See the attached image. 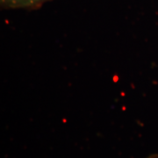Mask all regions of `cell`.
I'll return each instance as SVG.
<instances>
[{"instance_id": "obj_1", "label": "cell", "mask_w": 158, "mask_h": 158, "mask_svg": "<svg viewBox=\"0 0 158 158\" xmlns=\"http://www.w3.org/2000/svg\"><path fill=\"white\" fill-rule=\"evenodd\" d=\"M50 0H0V6L5 10H37Z\"/></svg>"}, {"instance_id": "obj_2", "label": "cell", "mask_w": 158, "mask_h": 158, "mask_svg": "<svg viewBox=\"0 0 158 158\" xmlns=\"http://www.w3.org/2000/svg\"><path fill=\"white\" fill-rule=\"evenodd\" d=\"M144 158H158V153H154V154H151L149 156H148Z\"/></svg>"}]
</instances>
